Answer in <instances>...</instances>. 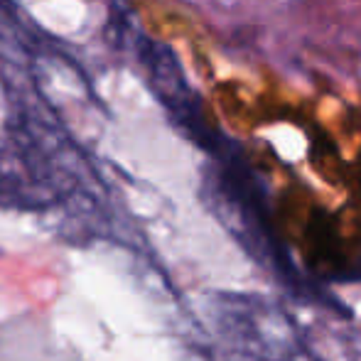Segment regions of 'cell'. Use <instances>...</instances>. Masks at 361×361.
<instances>
[{
    "instance_id": "cell-1",
    "label": "cell",
    "mask_w": 361,
    "mask_h": 361,
    "mask_svg": "<svg viewBox=\"0 0 361 361\" xmlns=\"http://www.w3.org/2000/svg\"><path fill=\"white\" fill-rule=\"evenodd\" d=\"M216 167L209 172L212 204L219 209V216L236 231L238 241L266 266H271L290 286H298V276L283 243L278 241L268 212L266 190L261 177L253 172L251 162L243 150L224 135L221 145L212 152Z\"/></svg>"
},
{
    "instance_id": "cell-2",
    "label": "cell",
    "mask_w": 361,
    "mask_h": 361,
    "mask_svg": "<svg viewBox=\"0 0 361 361\" xmlns=\"http://www.w3.org/2000/svg\"><path fill=\"white\" fill-rule=\"evenodd\" d=\"M138 57L152 91L160 99V104L167 109L170 118L180 126V130L192 143H197L202 150H207L212 155L216 150V145L221 143L224 133H219L214 126L204 118L200 96L195 94V89L187 81L175 52L167 44L140 37Z\"/></svg>"
}]
</instances>
